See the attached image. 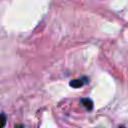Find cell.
<instances>
[{
    "label": "cell",
    "instance_id": "cell-1",
    "mask_svg": "<svg viewBox=\"0 0 128 128\" xmlns=\"http://www.w3.org/2000/svg\"><path fill=\"white\" fill-rule=\"evenodd\" d=\"M87 82V79L86 78H80V79H74L70 82V86L74 87V88H80L82 87L85 83Z\"/></svg>",
    "mask_w": 128,
    "mask_h": 128
},
{
    "label": "cell",
    "instance_id": "cell-3",
    "mask_svg": "<svg viewBox=\"0 0 128 128\" xmlns=\"http://www.w3.org/2000/svg\"><path fill=\"white\" fill-rule=\"evenodd\" d=\"M6 121H7V116L4 113H0V128L6 125Z\"/></svg>",
    "mask_w": 128,
    "mask_h": 128
},
{
    "label": "cell",
    "instance_id": "cell-2",
    "mask_svg": "<svg viewBox=\"0 0 128 128\" xmlns=\"http://www.w3.org/2000/svg\"><path fill=\"white\" fill-rule=\"evenodd\" d=\"M81 102L83 103V105L87 108V110H91L93 108V102L89 99V98H85V99H82Z\"/></svg>",
    "mask_w": 128,
    "mask_h": 128
}]
</instances>
